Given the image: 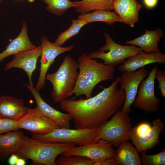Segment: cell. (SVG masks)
<instances>
[{
  "label": "cell",
  "instance_id": "cell-18",
  "mask_svg": "<svg viewBox=\"0 0 165 165\" xmlns=\"http://www.w3.org/2000/svg\"><path fill=\"white\" fill-rule=\"evenodd\" d=\"M29 108L22 99L12 96H0V117L18 120L28 112Z\"/></svg>",
  "mask_w": 165,
  "mask_h": 165
},
{
  "label": "cell",
  "instance_id": "cell-19",
  "mask_svg": "<svg viewBox=\"0 0 165 165\" xmlns=\"http://www.w3.org/2000/svg\"><path fill=\"white\" fill-rule=\"evenodd\" d=\"M144 30L145 31L144 35L133 40L127 41L125 43L138 46L146 53L160 52L158 42L163 36V31L160 28L153 31Z\"/></svg>",
  "mask_w": 165,
  "mask_h": 165
},
{
  "label": "cell",
  "instance_id": "cell-13",
  "mask_svg": "<svg viewBox=\"0 0 165 165\" xmlns=\"http://www.w3.org/2000/svg\"><path fill=\"white\" fill-rule=\"evenodd\" d=\"M41 44L36 48L24 51L14 55L13 59L6 65L5 71L11 68H17L24 70L28 76L29 85L33 86L32 81V73L36 68L38 58L42 53Z\"/></svg>",
  "mask_w": 165,
  "mask_h": 165
},
{
  "label": "cell",
  "instance_id": "cell-14",
  "mask_svg": "<svg viewBox=\"0 0 165 165\" xmlns=\"http://www.w3.org/2000/svg\"><path fill=\"white\" fill-rule=\"evenodd\" d=\"M165 64V55L161 52L146 53L141 51L127 58L118 67L121 72H133L152 63Z\"/></svg>",
  "mask_w": 165,
  "mask_h": 165
},
{
  "label": "cell",
  "instance_id": "cell-36",
  "mask_svg": "<svg viewBox=\"0 0 165 165\" xmlns=\"http://www.w3.org/2000/svg\"><path fill=\"white\" fill-rule=\"evenodd\" d=\"M3 0H0V4L2 2Z\"/></svg>",
  "mask_w": 165,
  "mask_h": 165
},
{
  "label": "cell",
  "instance_id": "cell-11",
  "mask_svg": "<svg viewBox=\"0 0 165 165\" xmlns=\"http://www.w3.org/2000/svg\"><path fill=\"white\" fill-rule=\"evenodd\" d=\"M42 47L41 55L40 74L38 81L34 88L39 91L43 89L45 84V77L47 72L55 59L59 55L65 52L70 51L74 48V46L71 45L66 47H62L50 42L45 36L41 38Z\"/></svg>",
  "mask_w": 165,
  "mask_h": 165
},
{
  "label": "cell",
  "instance_id": "cell-2",
  "mask_svg": "<svg viewBox=\"0 0 165 165\" xmlns=\"http://www.w3.org/2000/svg\"><path fill=\"white\" fill-rule=\"evenodd\" d=\"M79 72L76 85L72 92L75 97L82 95L91 97L95 86L102 81L114 78V67L106 65L90 58L84 53L78 57Z\"/></svg>",
  "mask_w": 165,
  "mask_h": 165
},
{
  "label": "cell",
  "instance_id": "cell-1",
  "mask_svg": "<svg viewBox=\"0 0 165 165\" xmlns=\"http://www.w3.org/2000/svg\"><path fill=\"white\" fill-rule=\"evenodd\" d=\"M120 77L108 87H99L102 90L95 96L77 100L66 99L61 102V108L71 115L78 129L101 126L121 108L125 100L124 91L118 88Z\"/></svg>",
  "mask_w": 165,
  "mask_h": 165
},
{
  "label": "cell",
  "instance_id": "cell-8",
  "mask_svg": "<svg viewBox=\"0 0 165 165\" xmlns=\"http://www.w3.org/2000/svg\"><path fill=\"white\" fill-rule=\"evenodd\" d=\"M61 155L81 156L91 160L93 165H98L103 161L115 156L116 150L108 142L100 139L95 143L72 147Z\"/></svg>",
  "mask_w": 165,
  "mask_h": 165
},
{
  "label": "cell",
  "instance_id": "cell-20",
  "mask_svg": "<svg viewBox=\"0 0 165 165\" xmlns=\"http://www.w3.org/2000/svg\"><path fill=\"white\" fill-rule=\"evenodd\" d=\"M26 22L24 21L19 35L12 40L4 51L0 53V63L9 56L37 47L30 41L28 34Z\"/></svg>",
  "mask_w": 165,
  "mask_h": 165
},
{
  "label": "cell",
  "instance_id": "cell-33",
  "mask_svg": "<svg viewBox=\"0 0 165 165\" xmlns=\"http://www.w3.org/2000/svg\"><path fill=\"white\" fill-rule=\"evenodd\" d=\"M158 2V0H143L145 6L149 9L154 7L156 5Z\"/></svg>",
  "mask_w": 165,
  "mask_h": 165
},
{
  "label": "cell",
  "instance_id": "cell-6",
  "mask_svg": "<svg viewBox=\"0 0 165 165\" xmlns=\"http://www.w3.org/2000/svg\"><path fill=\"white\" fill-rule=\"evenodd\" d=\"M105 44L98 51H94L88 55L90 58L100 59L104 64L116 66L122 64L128 58L142 51L134 45L124 46L115 42L107 33L104 34Z\"/></svg>",
  "mask_w": 165,
  "mask_h": 165
},
{
  "label": "cell",
  "instance_id": "cell-23",
  "mask_svg": "<svg viewBox=\"0 0 165 165\" xmlns=\"http://www.w3.org/2000/svg\"><path fill=\"white\" fill-rule=\"evenodd\" d=\"M78 18L84 20L88 24L94 22H102L112 25L116 22H123L120 18L115 12L104 10L81 14Z\"/></svg>",
  "mask_w": 165,
  "mask_h": 165
},
{
  "label": "cell",
  "instance_id": "cell-10",
  "mask_svg": "<svg viewBox=\"0 0 165 165\" xmlns=\"http://www.w3.org/2000/svg\"><path fill=\"white\" fill-rule=\"evenodd\" d=\"M148 74V71L143 67L135 72H123L120 77V89L123 90L125 96L121 110L126 114L129 115L131 111V106L134 103L139 85Z\"/></svg>",
  "mask_w": 165,
  "mask_h": 165
},
{
  "label": "cell",
  "instance_id": "cell-17",
  "mask_svg": "<svg viewBox=\"0 0 165 165\" xmlns=\"http://www.w3.org/2000/svg\"><path fill=\"white\" fill-rule=\"evenodd\" d=\"M112 7L123 23L133 28L138 21L142 6L137 0H113Z\"/></svg>",
  "mask_w": 165,
  "mask_h": 165
},
{
  "label": "cell",
  "instance_id": "cell-28",
  "mask_svg": "<svg viewBox=\"0 0 165 165\" xmlns=\"http://www.w3.org/2000/svg\"><path fill=\"white\" fill-rule=\"evenodd\" d=\"M140 158L141 164L143 165H165V149L155 154L142 153Z\"/></svg>",
  "mask_w": 165,
  "mask_h": 165
},
{
  "label": "cell",
  "instance_id": "cell-5",
  "mask_svg": "<svg viewBox=\"0 0 165 165\" xmlns=\"http://www.w3.org/2000/svg\"><path fill=\"white\" fill-rule=\"evenodd\" d=\"M100 127L74 129L60 127L46 134H33L31 138L42 142L65 143L79 146L97 142L100 139Z\"/></svg>",
  "mask_w": 165,
  "mask_h": 165
},
{
  "label": "cell",
  "instance_id": "cell-30",
  "mask_svg": "<svg viewBox=\"0 0 165 165\" xmlns=\"http://www.w3.org/2000/svg\"><path fill=\"white\" fill-rule=\"evenodd\" d=\"M152 127V126L148 123L146 122L141 123L135 127L132 128L130 136L138 137L143 136L150 131Z\"/></svg>",
  "mask_w": 165,
  "mask_h": 165
},
{
  "label": "cell",
  "instance_id": "cell-34",
  "mask_svg": "<svg viewBox=\"0 0 165 165\" xmlns=\"http://www.w3.org/2000/svg\"><path fill=\"white\" fill-rule=\"evenodd\" d=\"M18 158V156L16 154L14 153L11 154L8 160L9 164L10 165H16Z\"/></svg>",
  "mask_w": 165,
  "mask_h": 165
},
{
  "label": "cell",
  "instance_id": "cell-27",
  "mask_svg": "<svg viewBox=\"0 0 165 165\" xmlns=\"http://www.w3.org/2000/svg\"><path fill=\"white\" fill-rule=\"evenodd\" d=\"M90 159L80 156L61 155L56 159L55 165H93Z\"/></svg>",
  "mask_w": 165,
  "mask_h": 165
},
{
  "label": "cell",
  "instance_id": "cell-7",
  "mask_svg": "<svg viewBox=\"0 0 165 165\" xmlns=\"http://www.w3.org/2000/svg\"><path fill=\"white\" fill-rule=\"evenodd\" d=\"M132 128L129 115L119 109L110 120L100 126V139L107 141L114 147H118L122 143L130 139Z\"/></svg>",
  "mask_w": 165,
  "mask_h": 165
},
{
  "label": "cell",
  "instance_id": "cell-21",
  "mask_svg": "<svg viewBox=\"0 0 165 165\" xmlns=\"http://www.w3.org/2000/svg\"><path fill=\"white\" fill-rule=\"evenodd\" d=\"M24 135L21 131H10L0 135V159L15 153L21 146Z\"/></svg>",
  "mask_w": 165,
  "mask_h": 165
},
{
  "label": "cell",
  "instance_id": "cell-32",
  "mask_svg": "<svg viewBox=\"0 0 165 165\" xmlns=\"http://www.w3.org/2000/svg\"><path fill=\"white\" fill-rule=\"evenodd\" d=\"M98 165H118L115 156L106 159L100 162Z\"/></svg>",
  "mask_w": 165,
  "mask_h": 165
},
{
  "label": "cell",
  "instance_id": "cell-29",
  "mask_svg": "<svg viewBox=\"0 0 165 165\" xmlns=\"http://www.w3.org/2000/svg\"><path fill=\"white\" fill-rule=\"evenodd\" d=\"M18 121L0 117V135L4 133L19 129Z\"/></svg>",
  "mask_w": 165,
  "mask_h": 165
},
{
  "label": "cell",
  "instance_id": "cell-16",
  "mask_svg": "<svg viewBox=\"0 0 165 165\" xmlns=\"http://www.w3.org/2000/svg\"><path fill=\"white\" fill-rule=\"evenodd\" d=\"M152 123L150 131L143 136H129L135 148L141 153H145L147 150L153 148L160 142V135L164 129V124L159 118L154 120Z\"/></svg>",
  "mask_w": 165,
  "mask_h": 165
},
{
  "label": "cell",
  "instance_id": "cell-31",
  "mask_svg": "<svg viewBox=\"0 0 165 165\" xmlns=\"http://www.w3.org/2000/svg\"><path fill=\"white\" fill-rule=\"evenodd\" d=\"M155 78L158 82V89L160 90L161 96L164 98L165 97V70H161L158 68L155 72Z\"/></svg>",
  "mask_w": 165,
  "mask_h": 165
},
{
  "label": "cell",
  "instance_id": "cell-4",
  "mask_svg": "<svg viewBox=\"0 0 165 165\" xmlns=\"http://www.w3.org/2000/svg\"><path fill=\"white\" fill-rule=\"evenodd\" d=\"M78 64L69 55H66L58 70L46 74L45 79L52 83L51 97L56 103H60L72 95L78 76Z\"/></svg>",
  "mask_w": 165,
  "mask_h": 165
},
{
  "label": "cell",
  "instance_id": "cell-26",
  "mask_svg": "<svg viewBox=\"0 0 165 165\" xmlns=\"http://www.w3.org/2000/svg\"><path fill=\"white\" fill-rule=\"evenodd\" d=\"M47 5L46 9L50 13L61 16L75 4L70 0H42Z\"/></svg>",
  "mask_w": 165,
  "mask_h": 165
},
{
  "label": "cell",
  "instance_id": "cell-25",
  "mask_svg": "<svg viewBox=\"0 0 165 165\" xmlns=\"http://www.w3.org/2000/svg\"><path fill=\"white\" fill-rule=\"evenodd\" d=\"M88 24L86 21L81 19H72L70 26L58 35L54 43L61 46L68 39L77 34L82 28Z\"/></svg>",
  "mask_w": 165,
  "mask_h": 165
},
{
  "label": "cell",
  "instance_id": "cell-9",
  "mask_svg": "<svg viewBox=\"0 0 165 165\" xmlns=\"http://www.w3.org/2000/svg\"><path fill=\"white\" fill-rule=\"evenodd\" d=\"M157 66L154 65L146 78L140 84L134 103L135 106L146 113L157 112L160 104L155 94V74Z\"/></svg>",
  "mask_w": 165,
  "mask_h": 165
},
{
  "label": "cell",
  "instance_id": "cell-24",
  "mask_svg": "<svg viewBox=\"0 0 165 165\" xmlns=\"http://www.w3.org/2000/svg\"><path fill=\"white\" fill-rule=\"evenodd\" d=\"M113 0H82L74 2L75 4L74 7L75 12L80 14L91 11L104 10L111 11L113 9Z\"/></svg>",
  "mask_w": 165,
  "mask_h": 165
},
{
  "label": "cell",
  "instance_id": "cell-12",
  "mask_svg": "<svg viewBox=\"0 0 165 165\" xmlns=\"http://www.w3.org/2000/svg\"><path fill=\"white\" fill-rule=\"evenodd\" d=\"M19 129H23L33 134H43L60 128L52 120L45 116L37 107L29 108L27 113L18 121Z\"/></svg>",
  "mask_w": 165,
  "mask_h": 165
},
{
  "label": "cell",
  "instance_id": "cell-15",
  "mask_svg": "<svg viewBox=\"0 0 165 165\" xmlns=\"http://www.w3.org/2000/svg\"><path fill=\"white\" fill-rule=\"evenodd\" d=\"M32 93L36 101L37 107L46 116L54 122L60 127L70 128L72 118L69 113L58 111L47 104L42 99L39 91L33 86L25 85Z\"/></svg>",
  "mask_w": 165,
  "mask_h": 165
},
{
  "label": "cell",
  "instance_id": "cell-22",
  "mask_svg": "<svg viewBox=\"0 0 165 165\" xmlns=\"http://www.w3.org/2000/svg\"><path fill=\"white\" fill-rule=\"evenodd\" d=\"M118 147L115 156L118 165H142L138 151L128 140L122 143Z\"/></svg>",
  "mask_w": 165,
  "mask_h": 165
},
{
  "label": "cell",
  "instance_id": "cell-35",
  "mask_svg": "<svg viewBox=\"0 0 165 165\" xmlns=\"http://www.w3.org/2000/svg\"><path fill=\"white\" fill-rule=\"evenodd\" d=\"M26 164L25 159L20 158H18L16 163V165H24Z\"/></svg>",
  "mask_w": 165,
  "mask_h": 165
},
{
  "label": "cell",
  "instance_id": "cell-3",
  "mask_svg": "<svg viewBox=\"0 0 165 165\" xmlns=\"http://www.w3.org/2000/svg\"><path fill=\"white\" fill-rule=\"evenodd\" d=\"M75 146L68 144L40 142L24 136L21 146L15 154L25 160H31L33 164L55 165L58 155Z\"/></svg>",
  "mask_w": 165,
  "mask_h": 165
}]
</instances>
